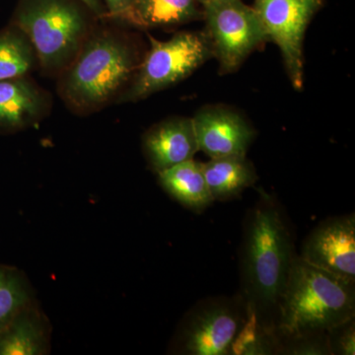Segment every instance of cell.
<instances>
[{
	"mask_svg": "<svg viewBox=\"0 0 355 355\" xmlns=\"http://www.w3.org/2000/svg\"><path fill=\"white\" fill-rule=\"evenodd\" d=\"M301 259L345 282H355V216L326 219L303 242Z\"/></svg>",
	"mask_w": 355,
	"mask_h": 355,
	"instance_id": "obj_9",
	"label": "cell"
},
{
	"mask_svg": "<svg viewBox=\"0 0 355 355\" xmlns=\"http://www.w3.org/2000/svg\"><path fill=\"white\" fill-rule=\"evenodd\" d=\"M191 121L198 150L210 159L246 156L254 132L240 114L225 108L211 107L202 110Z\"/></svg>",
	"mask_w": 355,
	"mask_h": 355,
	"instance_id": "obj_10",
	"label": "cell"
},
{
	"mask_svg": "<svg viewBox=\"0 0 355 355\" xmlns=\"http://www.w3.org/2000/svg\"><path fill=\"white\" fill-rule=\"evenodd\" d=\"M13 26L29 40L42 67L58 70L80 51L87 21L71 0H23Z\"/></svg>",
	"mask_w": 355,
	"mask_h": 355,
	"instance_id": "obj_4",
	"label": "cell"
},
{
	"mask_svg": "<svg viewBox=\"0 0 355 355\" xmlns=\"http://www.w3.org/2000/svg\"><path fill=\"white\" fill-rule=\"evenodd\" d=\"M205 181L214 202L238 197L257 181L256 170L246 156L211 158L202 163Z\"/></svg>",
	"mask_w": 355,
	"mask_h": 355,
	"instance_id": "obj_15",
	"label": "cell"
},
{
	"mask_svg": "<svg viewBox=\"0 0 355 355\" xmlns=\"http://www.w3.org/2000/svg\"><path fill=\"white\" fill-rule=\"evenodd\" d=\"M157 174L161 188L191 211L202 212L214 202L205 181L202 163L190 159Z\"/></svg>",
	"mask_w": 355,
	"mask_h": 355,
	"instance_id": "obj_14",
	"label": "cell"
},
{
	"mask_svg": "<svg viewBox=\"0 0 355 355\" xmlns=\"http://www.w3.org/2000/svg\"><path fill=\"white\" fill-rule=\"evenodd\" d=\"M279 354L331 355L327 331H304L279 338Z\"/></svg>",
	"mask_w": 355,
	"mask_h": 355,
	"instance_id": "obj_19",
	"label": "cell"
},
{
	"mask_svg": "<svg viewBox=\"0 0 355 355\" xmlns=\"http://www.w3.org/2000/svg\"><path fill=\"white\" fill-rule=\"evenodd\" d=\"M51 335L50 320L33 301L0 331V355L49 354Z\"/></svg>",
	"mask_w": 355,
	"mask_h": 355,
	"instance_id": "obj_12",
	"label": "cell"
},
{
	"mask_svg": "<svg viewBox=\"0 0 355 355\" xmlns=\"http://www.w3.org/2000/svg\"><path fill=\"white\" fill-rule=\"evenodd\" d=\"M197 1L203 6V4L207 3V2L211 1V0H197Z\"/></svg>",
	"mask_w": 355,
	"mask_h": 355,
	"instance_id": "obj_23",
	"label": "cell"
},
{
	"mask_svg": "<svg viewBox=\"0 0 355 355\" xmlns=\"http://www.w3.org/2000/svg\"><path fill=\"white\" fill-rule=\"evenodd\" d=\"M98 16H107V10L103 6L102 0H78Z\"/></svg>",
	"mask_w": 355,
	"mask_h": 355,
	"instance_id": "obj_22",
	"label": "cell"
},
{
	"mask_svg": "<svg viewBox=\"0 0 355 355\" xmlns=\"http://www.w3.org/2000/svg\"><path fill=\"white\" fill-rule=\"evenodd\" d=\"M197 0H133L128 23L155 28L183 24L202 17Z\"/></svg>",
	"mask_w": 355,
	"mask_h": 355,
	"instance_id": "obj_16",
	"label": "cell"
},
{
	"mask_svg": "<svg viewBox=\"0 0 355 355\" xmlns=\"http://www.w3.org/2000/svg\"><path fill=\"white\" fill-rule=\"evenodd\" d=\"M354 319L338 324L330 331H327L331 355L355 354Z\"/></svg>",
	"mask_w": 355,
	"mask_h": 355,
	"instance_id": "obj_20",
	"label": "cell"
},
{
	"mask_svg": "<svg viewBox=\"0 0 355 355\" xmlns=\"http://www.w3.org/2000/svg\"><path fill=\"white\" fill-rule=\"evenodd\" d=\"M354 284L296 256L280 302L277 336L328 331L354 319Z\"/></svg>",
	"mask_w": 355,
	"mask_h": 355,
	"instance_id": "obj_2",
	"label": "cell"
},
{
	"mask_svg": "<svg viewBox=\"0 0 355 355\" xmlns=\"http://www.w3.org/2000/svg\"><path fill=\"white\" fill-rule=\"evenodd\" d=\"M35 300L34 289L25 273L0 265V331Z\"/></svg>",
	"mask_w": 355,
	"mask_h": 355,
	"instance_id": "obj_17",
	"label": "cell"
},
{
	"mask_svg": "<svg viewBox=\"0 0 355 355\" xmlns=\"http://www.w3.org/2000/svg\"><path fill=\"white\" fill-rule=\"evenodd\" d=\"M323 0H254L253 8L268 41L282 51L287 74L296 90L303 87V40Z\"/></svg>",
	"mask_w": 355,
	"mask_h": 355,
	"instance_id": "obj_8",
	"label": "cell"
},
{
	"mask_svg": "<svg viewBox=\"0 0 355 355\" xmlns=\"http://www.w3.org/2000/svg\"><path fill=\"white\" fill-rule=\"evenodd\" d=\"M202 7L205 33L223 73L235 71L252 51L268 41L253 6L242 0H211Z\"/></svg>",
	"mask_w": 355,
	"mask_h": 355,
	"instance_id": "obj_7",
	"label": "cell"
},
{
	"mask_svg": "<svg viewBox=\"0 0 355 355\" xmlns=\"http://www.w3.org/2000/svg\"><path fill=\"white\" fill-rule=\"evenodd\" d=\"M151 48L123 101H139L183 80L214 58L207 33H179L168 41L150 38Z\"/></svg>",
	"mask_w": 355,
	"mask_h": 355,
	"instance_id": "obj_6",
	"label": "cell"
},
{
	"mask_svg": "<svg viewBox=\"0 0 355 355\" xmlns=\"http://www.w3.org/2000/svg\"><path fill=\"white\" fill-rule=\"evenodd\" d=\"M44 107L43 95L24 77L0 81V130L12 132L32 125Z\"/></svg>",
	"mask_w": 355,
	"mask_h": 355,
	"instance_id": "obj_13",
	"label": "cell"
},
{
	"mask_svg": "<svg viewBox=\"0 0 355 355\" xmlns=\"http://www.w3.org/2000/svg\"><path fill=\"white\" fill-rule=\"evenodd\" d=\"M35 55L29 40L15 26L0 31V81L24 76Z\"/></svg>",
	"mask_w": 355,
	"mask_h": 355,
	"instance_id": "obj_18",
	"label": "cell"
},
{
	"mask_svg": "<svg viewBox=\"0 0 355 355\" xmlns=\"http://www.w3.org/2000/svg\"><path fill=\"white\" fill-rule=\"evenodd\" d=\"M107 16L114 19L127 21L132 9L133 0H105Z\"/></svg>",
	"mask_w": 355,
	"mask_h": 355,
	"instance_id": "obj_21",
	"label": "cell"
},
{
	"mask_svg": "<svg viewBox=\"0 0 355 355\" xmlns=\"http://www.w3.org/2000/svg\"><path fill=\"white\" fill-rule=\"evenodd\" d=\"M144 155L159 173L193 159L198 146L191 119L175 118L162 121L144 137Z\"/></svg>",
	"mask_w": 355,
	"mask_h": 355,
	"instance_id": "obj_11",
	"label": "cell"
},
{
	"mask_svg": "<svg viewBox=\"0 0 355 355\" xmlns=\"http://www.w3.org/2000/svg\"><path fill=\"white\" fill-rule=\"evenodd\" d=\"M295 257L291 226L282 205L261 191L245 218L239 296L247 314L272 333H277L280 302Z\"/></svg>",
	"mask_w": 355,
	"mask_h": 355,
	"instance_id": "obj_1",
	"label": "cell"
},
{
	"mask_svg": "<svg viewBox=\"0 0 355 355\" xmlns=\"http://www.w3.org/2000/svg\"><path fill=\"white\" fill-rule=\"evenodd\" d=\"M135 69L132 51L112 34L98 35L81 46L62 83L67 102L78 110L101 106L121 87Z\"/></svg>",
	"mask_w": 355,
	"mask_h": 355,
	"instance_id": "obj_3",
	"label": "cell"
},
{
	"mask_svg": "<svg viewBox=\"0 0 355 355\" xmlns=\"http://www.w3.org/2000/svg\"><path fill=\"white\" fill-rule=\"evenodd\" d=\"M246 318V307L239 295L202 299L184 315L169 352L183 355L232 354L233 343Z\"/></svg>",
	"mask_w": 355,
	"mask_h": 355,
	"instance_id": "obj_5",
	"label": "cell"
}]
</instances>
